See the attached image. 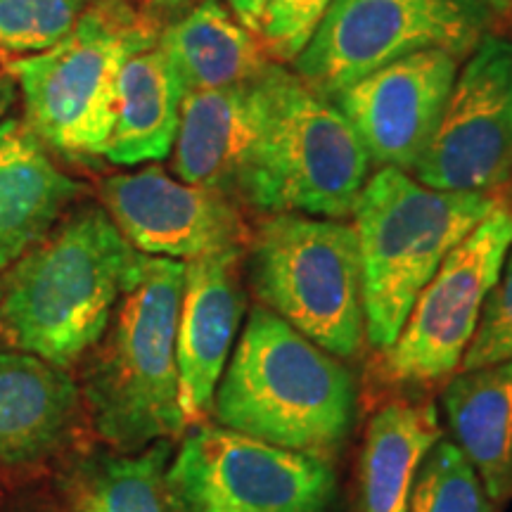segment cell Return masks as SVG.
I'll return each mask as SVG.
<instances>
[{
  "label": "cell",
  "mask_w": 512,
  "mask_h": 512,
  "mask_svg": "<svg viewBox=\"0 0 512 512\" xmlns=\"http://www.w3.org/2000/svg\"><path fill=\"white\" fill-rule=\"evenodd\" d=\"M242 252L245 249H228L185 261L176 363L178 401L188 422L202 418L214 403L216 387L245 316Z\"/></svg>",
  "instance_id": "14"
},
{
  "label": "cell",
  "mask_w": 512,
  "mask_h": 512,
  "mask_svg": "<svg viewBox=\"0 0 512 512\" xmlns=\"http://www.w3.org/2000/svg\"><path fill=\"white\" fill-rule=\"evenodd\" d=\"M0 297H3V273H0Z\"/></svg>",
  "instance_id": "31"
},
{
  "label": "cell",
  "mask_w": 512,
  "mask_h": 512,
  "mask_svg": "<svg viewBox=\"0 0 512 512\" xmlns=\"http://www.w3.org/2000/svg\"><path fill=\"white\" fill-rule=\"evenodd\" d=\"M162 29L131 0H91L60 43L5 69L19 86L24 124L60 155H105L121 67L155 48Z\"/></svg>",
  "instance_id": "6"
},
{
  "label": "cell",
  "mask_w": 512,
  "mask_h": 512,
  "mask_svg": "<svg viewBox=\"0 0 512 512\" xmlns=\"http://www.w3.org/2000/svg\"><path fill=\"white\" fill-rule=\"evenodd\" d=\"M498 22L479 0H332L292 72L330 100L420 50H446L465 60Z\"/></svg>",
  "instance_id": "8"
},
{
  "label": "cell",
  "mask_w": 512,
  "mask_h": 512,
  "mask_svg": "<svg viewBox=\"0 0 512 512\" xmlns=\"http://www.w3.org/2000/svg\"><path fill=\"white\" fill-rule=\"evenodd\" d=\"M411 176L437 190L489 195L510 181L512 36L491 31L465 57Z\"/></svg>",
  "instance_id": "11"
},
{
  "label": "cell",
  "mask_w": 512,
  "mask_h": 512,
  "mask_svg": "<svg viewBox=\"0 0 512 512\" xmlns=\"http://www.w3.org/2000/svg\"><path fill=\"white\" fill-rule=\"evenodd\" d=\"M185 261L136 254L105 335L86 354L81 396L95 432L121 453L183 434L176 332Z\"/></svg>",
  "instance_id": "1"
},
{
  "label": "cell",
  "mask_w": 512,
  "mask_h": 512,
  "mask_svg": "<svg viewBox=\"0 0 512 512\" xmlns=\"http://www.w3.org/2000/svg\"><path fill=\"white\" fill-rule=\"evenodd\" d=\"M138 249L102 204L69 209L3 273L0 337L69 370L105 335Z\"/></svg>",
  "instance_id": "2"
},
{
  "label": "cell",
  "mask_w": 512,
  "mask_h": 512,
  "mask_svg": "<svg viewBox=\"0 0 512 512\" xmlns=\"http://www.w3.org/2000/svg\"><path fill=\"white\" fill-rule=\"evenodd\" d=\"M406 512H494V503L463 451L439 439L422 460Z\"/></svg>",
  "instance_id": "23"
},
{
  "label": "cell",
  "mask_w": 512,
  "mask_h": 512,
  "mask_svg": "<svg viewBox=\"0 0 512 512\" xmlns=\"http://www.w3.org/2000/svg\"><path fill=\"white\" fill-rule=\"evenodd\" d=\"M510 181H512V176H510Z\"/></svg>",
  "instance_id": "32"
},
{
  "label": "cell",
  "mask_w": 512,
  "mask_h": 512,
  "mask_svg": "<svg viewBox=\"0 0 512 512\" xmlns=\"http://www.w3.org/2000/svg\"><path fill=\"white\" fill-rule=\"evenodd\" d=\"M510 3H512V0H510Z\"/></svg>",
  "instance_id": "33"
},
{
  "label": "cell",
  "mask_w": 512,
  "mask_h": 512,
  "mask_svg": "<svg viewBox=\"0 0 512 512\" xmlns=\"http://www.w3.org/2000/svg\"><path fill=\"white\" fill-rule=\"evenodd\" d=\"M81 406L67 370L0 339V465L38 463L62 446Z\"/></svg>",
  "instance_id": "17"
},
{
  "label": "cell",
  "mask_w": 512,
  "mask_h": 512,
  "mask_svg": "<svg viewBox=\"0 0 512 512\" xmlns=\"http://www.w3.org/2000/svg\"><path fill=\"white\" fill-rule=\"evenodd\" d=\"M100 204L140 254L192 261L245 249L249 230L240 202L169 176L162 166L107 176Z\"/></svg>",
  "instance_id": "12"
},
{
  "label": "cell",
  "mask_w": 512,
  "mask_h": 512,
  "mask_svg": "<svg viewBox=\"0 0 512 512\" xmlns=\"http://www.w3.org/2000/svg\"><path fill=\"white\" fill-rule=\"evenodd\" d=\"M441 439L434 403H389L373 415L361 458V512H406L413 482Z\"/></svg>",
  "instance_id": "21"
},
{
  "label": "cell",
  "mask_w": 512,
  "mask_h": 512,
  "mask_svg": "<svg viewBox=\"0 0 512 512\" xmlns=\"http://www.w3.org/2000/svg\"><path fill=\"white\" fill-rule=\"evenodd\" d=\"M271 3L273 0H226V5L235 12V17H238L247 29H252L254 34L259 31L261 19H264V12Z\"/></svg>",
  "instance_id": "28"
},
{
  "label": "cell",
  "mask_w": 512,
  "mask_h": 512,
  "mask_svg": "<svg viewBox=\"0 0 512 512\" xmlns=\"http://www.w3.org/2000/svg\"><path fill=\"white\" fill-rule=\"evenodd\" d=\"M463 60L446 50L406 55L332 95L377 169L413 174L437 131Z\"/></svg>",
  "instance_id": "13"
},
{
  "label": "cell",
  "mask_w": 512,
  "mask_h": 512,
  "mask_svg": "<svg viewBox=\"0 0 512 512\" xmlns=\"http://www.w3.org/2000/svg\"><path fill=\"white\" fill-rule=\"evenodd\" d=\"M183 95L174 64L157 46L128 57L119 74L112 131L102 157L119 166L169 157Z\"/></svg>",
  "instance_id": "20"
},
{
  "label": "cell",
  "mask_w": 512,
  "mask_h": 512,
  "mask_svg": "<svg viewBox=\"0 0 512 512\" xmlns=\"http://www.w3.org/2000/svg\"><path fill=\"white\" fill-rule=\"evenodd\" d=\"M91 0H0V53H43L60 43Z\"/></svg>",
  "instance_id": "24"
},
{
  "label": "cell",
  "mask_w": 512,
  "mask_h": 512,
  "mask_svg": "<svg viewBox=\"0 0 512 512\" xmlns=\"http://www.w3.org/2000/svg\"><path fill=\"white\" fill-rule=\"evenodd\" d=\"M349 119L285 64L266 69V119L238 202L261 214L347 219L370 178Z\"/></svg>",
  "instance_id": "5"
},
{
  "label": "cell",
  "mask_w": 512,
  "mask_h": 512,
  "mask_svg": "<svg viewBox=\"0 0 512 512\" xmlns=\"http://www.w3.org/2000/svg\"><path fill=\"white\" fill-rule=\"evenodd\" d=\"M330 3L332 0H273L256 31L268 57L278 64H292L297 60L316 34Z\"/></svg>",
  "instance_id": "26"
},
{
  "label": "cell",
  "mask_w": 512,
  "mask_h": 512,
  "mask_svg": "<svg viewBox=\"0 0 512 512\" xmlns=\"http://www.w3.org/2000/svg\"><path fill=\"white\" fill-rule=\"evenodd\" d=\"M441 403L489 501L505 503L512 498V361L453 375Z\"/></svg>",
  "instance_id": "19"
},
{
  "label": "cell",
  "mask_w": 512,
  "mask_h": 512,
  "mask_svg": "<svg viewBox=\"0 0 512 512\" xmlns=\"http://www.w3.org/2000/svg\"><path fill=\"white\" fill-rule=\"evenodd\" d=\"M249 283L261 306L337 358L366 337L354 223L268 214L249 235Z\"/></svg>",
  "instance_id": "7"
},
{
  "label": "cell",
  "mask_w": 512,
  "mask_h": 512,
  "mask_svg": "<svg viewBox=\"0 0 512 512\" xmlns=\"http://www.w3.org/2000/svg\"><path fill=\"white\" fill-rule=\"evenodd\" d=\"M131 3H136L145 15L157 19L162 27L192 8V0H131Z\"/></svg>",
  "instance_id": "27"
},
{
  "label": "cell",
  "mask_w": 512,
  "mask_h": 512,
  "mask_svg": "<svg viewBox=\"0 0 512 512\" xmlns=\"http://www.w3.org/2000/svg\"><path fill=\"white\" fill-rule=\"evenodd\" d=\"M157 48L174 64L185 93L242 86L273 64L261 38L223 0L192 5L166 24Z\"/></svg>",
  "instance_id": "18"
},
{
  "label": "cell",
  "mask_w": 512,
  "mask_h": 512,
  "mask_svg": "<svg viewBox=\"0 0 512 512\" xmlns=\"http://www.w3.org/2000/svg\"><path fill=\"white\" fill-rule=\"evenodd\" d=\"M169 460L171 439L133 453H95L81 460L69 479L72 512H169Z\"/></svg>",
  "instance_id": "22"
},
{
  "label": "cell",
  "mask_w": 512,
  "mask_h": 512,
  "mask_svg": "<svg viewBox=\"0 0 512 512\" xmlns=\"http://www.w3.org/2000/svg\"><path fill=\"white\" fill-rule=\"evenodd\" d=\"M266 119V72L242 86L185 93L171 169L178 181L238 202L240 181Z\"/></svg>",
  "instance_id": "15"
},
{
  "label": "cell",
  "mask_w": 512,
  "mask_h": 512,
  "mask_svg": "<svg viewBox=\"0 0 512 512\" xmlns=\"http://www.w3.org/2000/svg\"><path fill=\"white\" fill-rule=\"evenodd\" d=\"M489 192H451L377 169L354 207L370 347L387 354L441 261L494 211Z\"/></svg>",
  "instance_id": "4"
},
{
  "label": "cell",
  "mask_w": 512,
  "mask_h": 512,
  "mask_svg": "<svg viewBox=\"0 0 512 512\" xmlns=\"http://www.w3.org/2000/svg\"><path fill=\"white\" fill-rule=\"evenodd\" d=\"M83 195L24 119L0 121V273L53 230Z\"/></svg>",
  "instance_id": "16"
},
{
  "label": "cell",
  "mask_w": 512,
  "mask_h": 512,
  "mask_svg": "<svg viewBox=\"0 0 512 512\" xmlns=\"http://www.w3.org/2000/svg\"><path fill=\"white\" fill-rule=\"evenodd\" d=\"M17 102V83L8 72L0 74V121L8 117V112Z\"/></svg>",
  "instance_id": "29"
},
{
  "label": "cell",
  "mask_w": 512,
  "mask_h": 512,
  "mask_svg": "<svg viewBox=\"0 0 512 512\" xmlns=\"http://www.w3.org/2000/svg\"><path fill=\"white\" fill-rule=\"evenodd\" d=\"M510 247L512 209L501 202L451 249L415 299L406 325L387 351L392 380L422 384L460 368Z\"/></svg>",
  "instance_id": "10"
},
{
  "label": "cell",
  "mask_w": 512,
  "mask_h": 512,
  "mask_svg": "<svg viewBox=\"0 0 512 512\" xmlns=\"http://www.w3.org/2000/svg\"><path fill=\"white\" fill-rule=\"evenodd\" d=\"M484 8H489L498 19H512V3L510 0H479Z\"/></svg>",
  "instance_id": "30"
},
{
  "label": "cell",
  "mask_w": 512,
  "mask_h": 512,
  "mask_svg": "<svg viewBox=\"0 0 512 512\" xmlns=\"http://www.w3.org/2000/svg\"><path fill=\"white\" fill-rule=\"evenodd\" d=\"M335 496L325 458L221 425L195 427L166 470L169 512H328Z\"/></svg>",
  "instance_id": "9"
},
{
  "label": "cell",
  "mask_w": 512,
  "mask_h": 512,
  "mask_svg": "<svg viewBox=\"0 0 512 512\" xmlns=\"http://www.w3.org/2000/svg\"><path fill=\"white\" fill-rule=\"evenodd\" d=\"M508 361H512V247L496 285L486 297L475 337L460 361V373Z\"/></svg>",
  "instance_id": "25"
},
{
  "label": "cell",
  "mask_w": 512,
  "mask_h": 512,
  "mask_svg": "<svg viewBox=\"0 0 512 512\" xmlns=\"http://www.w3.org/2000/svg\"><path fill=\"white\" fill-rule=\"evenodd\" d=\"M211 406L221 427L323 458L349 437L356 384L337 356L254 306Z\"/></svg>",
  "instance_id": "3"
}]
</instances>
